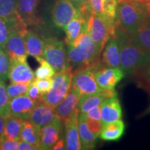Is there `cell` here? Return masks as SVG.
Wrapping results in <instances>:
<instances>
[{
    "label": "cell",
    "instance_id": "35",
    "mask_svg": "<svg viewBox=\"0 0 150 150\" xmlns=\"http://www.w3.org/2000/svg\"><path fill=\"white\" fill-rule=\"evenodd\" d=\"M52 78L49 79H35L33 80V83L37 86L38 89L39 90L41 94L46 93L47 92L50 91L52 85Z\"/></svg>",
    "mask_w": 150,
    "mask_h": 150
},
{
    "label": "cell",
    "instance_id": "7",
    "mask_svg": "<svg viewBox=\"0 0 150 150\" xmlns=\"http://www.w3.org/2000/svg\"><path fill=\"white\" fill-rule=\"evenodd\" d=\"M93 67L95 80L102 90L113 91L117 84L126 74L120 67L106 66L103 64L101 59L93 64Z\"/></svg>",
    "mask_w": 150,
    "mask_h": 150
},
{
    "label": "cell",
    "instance_id": "15",
    "mask_svg": "<svg viewBox=\"0 0 150 150\" xmlns=\"http://www.w3.org/2000/svg\"><path fill=\"white\" fill-rule=\"evenodd\" d=\"M101 122L102 126L122 119V110L117 95L104 99L100 104Z\"/></svg>",
    "mask_w": 150,
    "mask_h": 150
},
{
    "label": "cell",
    "instance_id": "36",
    "mask_svg": "<svg viewBox=\"0 0 150 150\" xmlns=\"http://www.w3.org/2000/svg\"><path fill=\"white\" fill-rule=\"evenodd\" d=\"M20 140H10L3 137L0 140V150H16L18 149Z\"/></svg>",
    "mask_w": 150,
    "mask_h": 150
},
{
    "label": "cell",
    "instance_id": "38",
    "mask_svg": "<svg viewBox=\"0 0 150 150\" xmlns=\"http://www.w3.org/2000/svg\"><path fill=\"white\" fill-rule=\"evenodd\" d=\"M86 124L88 129L91 130L93 134L97 135L99 136L101 129L102 128V124L101 120H97L91 119L86 117Z\"/></svg>",
    "mask_w": 150,
    "mask_h": 150
},
{
    "label": "cell",
    "instance_id": "16",
    "mask_svg": "<svg viewBox=\"0 0 150 150\" xmlns=\"http://www.w3.org/2000/svg\"><path fill=\"white\" fill-rule=\"evenodd\" d=\"M81 97V95L79 91L76 88L71 86L67 96L56 107L54 108L56 116L64 122L77 108Z\"/></svg>",
    "mask_w": 150,
    "mask_h": 150
},
{
    "label": "cell",
    "instance_id": "27",
    "mask_svg": "<svg viewBox=\"0 0 150 150\" xmlns=\"http://www.w3.org/2000/svg\"><path fill=\"white\" fill-rule=\"evenodd\" d=\"M39 138L40 128L29 121H24L20 133V140L39 147Z\"/></svg>",
    "mask_w": 150,
    "mask_h": 150
},
{
    "label": "cell",
    "instance_id": "33",
    "mask_svg": "<svg viewBox=\"0 0 150 150\" xmlns=\"http://www.w3.org/2000/svg\"><path fill=\"white\" fill-rule=\"evenodd\" d=\"M11 61L2 47H0V79L6 81L10 69Z\"/></svg>",
    "mask_w": 150,
    "mask_h": 150
},
{
    "label": "cell",
    "instance_id": "11",
    "mask_svg": "<svg viewBox=\"0 0 150 150\" xmlns=\"http://www.w3.org/2000/svg\"><path fill=\"white\" fill-rule=\"evenodd\" d=\"M63 122L56 116L52 122L40 129V149H52L54 144L61 138L63 134Z\"/></svg>",
    "mask_w": 150,
    "mask_h": 150
},
{
    "label": "cell",
    "instance_id": "23",
    "mask_svg": "<svg viewBox=\"0 0 150 150\" xmlns=\"http://www.w3.org/2000/svg\"><path fill=\"white\" fill-rule=\"evenodd\" d=\"M86 115L80 112L78 116V128L81 149H93L95 147L96 140L98 136L93 134L88 129L86 124Z\"/></svg>",
    "mask_w": 150,
    "mask_h": 150
},
{
    "label": "cell",
    "instance_id": "28",
    "mask_svg": "<svg viewBox=\"0 0 150 150\" xmlns=\"http://www.w3.org/2000/svg\"><path fill=\"white\" fill-rule=\"evenodd\" d=\"M131 36L142 49L150 53V25L145 24Z\"/></svg>",
    "mask_w": 150,
    "mask_h": 150
},
{
    "label": "cell",
    "instance_id": "34",
    "mask_svg": "<svg viewBox=\"0 0 150 150\" xmlns=\"http://www.w3.org/2000/svg\"><path fill=\"white\" fill-rule=\"evenodd\" d=\"M117 4V0H103L102 14L108 18L115 20Z\"/></svg>",
    "mask_w": 150,
    "mask_h": 150
},
{
    "label": "cell",
    "instance_id": "14",
    "mask_svg": "<svg viewBox=\"0 0 150 150\" xmlns=\"http://www.w3.org/2000/svg\"><path fill=\"white\" fill-rule=\"evenodd\" d=\"M79 110L78 108L64 122L65 131V149L67 150L81 149L78 128V116Z\"/></svg>",
    "mask_w": 150,
    "mask_h": 150
},
{
    "label": "cell",
    "instance_id": "32",
    "mask_svg": "<svg viewBox=\"0 0 150 150\" xmlns=\"http://www.w3.org/2000/svg\"><path fill=\"white\" fill-rule=\"evenodd\" d=\"M30 83H11L6 87L9 98L11 99L20 95H26Z\"/></svg>",
    "mask_w": 150,
    "mask_h": 150
},
{
    "label": "cell",
    "instance_id": "1",
    "mask_svg": "<svg viewBox=\"0 0 150 150\" xmlns=\"http://www.w3.org/2000/svg\"><path fill=\"white\" fill-rule=\"evenodd\" d=\"M115 35L120 49V67L125 74L138 75L150 63V53L142 49L130 34L117 26Z\"/></svg>",
    "mask_w": 150,
    "mask_h": 150
},
{
    "label": "cell",
    "instance_id": "49",
    "mask_svg": "<svg viewBox=\"0 0 150 150\" xmlns=\"http://www.w3.org/2000/svg\"><path fill=\"white\" fill-rule=\"evenodd\" d=\"M145 24H149V25H150V16H149V17H148V18H147V21H146Z\"/></svg>",
    "mask_w": 150,
    "mask_h": 150
},
{
    "label": "cell",
    "instance_id": "41",
    "mask_svg": "<svg viewBox=\"0 0 150 150\" xmlns=\"http://www.w3.org/2000/svg\"><path fill=\"white\" fill-rule=\"evenodd\" d=\"M86 117L91 119L101 120V111H100V104L98 106H94L91 109L86 112Z\"/></svg>",
    "mask_w": 150,
    "mask_h": 150
},
{
    "label": "cell",
    "instance_id": "17",
    "mask_svg": "<svg viewBox=\"0 0 150 150\" xmlns=\"http://www.w3.org/2000/svg\"><path fill=\"white\" fill-rule=\"evenodd\" d=\"M8 79L11 83H31L35 74L27 61H11Z\"/></svg>",
    "mask_w": 150,
    "mask_h": 150
},
{
    "label": "cell",
    "instance_id": "22",
    "mask_svg": "<svg viewBox=\"0 0 150 150\" xmlns=\"http://www.w3.org/2000/svg\"><path fill=\"white\" fill-rule=\"evenodd\" d=\"M102 61L104 65L112 67H120V49L116 35L111 36L105 44Z\"/></svg>",
    "mask_w": 150,
    "mask_h": 150
},
{
    "label": "cell",
    "instance_id": "4",
    "mask_svg": "<svg viewBox=\"0 0 150 150\" xmlns=\"http://www.w3.org/2000/svg\"><path fill=\"white\" fill-rule=\"evenodd\" d=\"M87 31L102 51L108 39L115 35V20L108 18L102 13H91L88 20Z\"/></svg>",
    "mask_w": 150,
    "mask_h": 150
},
{
    "label": "cell",
    "instance_id": "6",
    "mask_svg": "<svg viewBox=\"0 0 150 150\" xmlns=\"http://www.w3.org/2000/svg\"><path fill=\"white\" fill-rule=\"evenodd\" d=\"M44 38L43 58L52 65L56 72L70 70L67 54V48L61 40L54 37Z\"/></svg>",
    "mask_w": 150,
    "mask_h": 150
},
{
    "label": "cell",
    "instance_id": "42",
    "mask_svg": "<svg viewBox=\"0 0 150 150\" xmlns=\"http://www.w3.org/2000/svg\"><path fill=\"white\" fill-rule=\"evenodd\" d=\"M18 150H38L40 149H39L38 146L32 145V144L29 143V142L20 140L18 144Z\"/></svg>",
    "mask_w": 150,
    "mask_h": 150
},
{
    "label": "cell",
    "instance_id": "19",
    "mask_svg": "<svg viewBox=\"0 0 150 150\" xmlns=\"http://www.w3.org/2000/svg\"><path fill=\"white\" fill-rule=\"evenodd\" d=\"M56 117L54 108L40 101L31 112L29 121L40 129L52 122Z\"/></svg>",
    "mask_w": 150,
    "mask_h": 150
},
{
    "label": "cell",
    "instance_id": "30",
    "mask_svg": "<svg viewBox=\"0 0 150 150\" xmlns=\"http://www.w3.org/2000/svg\"><path fill=\"white\" fill-rule=\"evenodd\" d=\"M17 2L18 0H0V17H17Z\"/></svg>",
    "mask_w": 150,
    "mask_h": 150
},
{
    "label": "cell",
    "instance_id": "13",
    "mask_svg": "<svg viewBox=\"0 0 150 150\" xmlns=\"http://www.w3.org/2000/svg\"><path fill=\"white\" fill-rule=\"evenodd\" d=\"M38 102L33 101L27 95L11 99L9 102L11 115L22 120L29 121L31 112Z\"/></svg>",
    "mask_w": 150,
    "mask_h": 150
},
{
    "label": "cell",
    "instance_id": "3",
    "mask_svg": "<svg viewBox=\"0 0 150 150\" xmlns=\"http://www.w3.org/2000/svg\"><path fill=\"white\" fill-rule=\"evenodd\" d=\"M147 18L144 2L126 1L118 3L115 24L133 35L145 24Z\"/></svg>",
    "mask_w": 150,
    "mask_h": 150
},
{
    "label": "cell",
    "instance_id": "20",
    "mask_svg": "<svg viewBox=\"0 0 150 150\" xmlns=\"http://www.w3.org/2000/svg\"><path fill=\"white\" fill-rule=\"evenodd\" d=\"M24 43L28 55L34 57L38 61L43 58L44 38L34 31L27 30L24 34Z\"/></svg>",
    "mask_w": 150,
    "mask_h": 150
},
{
    "label": "cell",
    "instance_id": "29",
    "mask_svg": "<svg viewBox=\"0 0 150 150\" xmlns=\"http://www.w3.org/2000/svg\"><path fill=\"white\" fill-rule=\"evenodd\" d=\"M9 98L4 81L0 79V115L6 119L11 116L9 110Z\"/></svg>",
    "mask_w": 150,
    "mask_h": 150
},
{
    "label": "cell",
    "instance_id": "24",
    "mask_svg": "<svg viewBox=\"0 0 150 150\" xmlns=\"http://www.w3.org/2000/svg\"><path fill=\"white\" fill-rule=\"evenodd\" d=\"M23 27L27 26L20 21L18 17L9 18L0 17V47H4L13 33Z\"/></svg>",
    "mask_w": 150,
    "mask_h": 150
},
{
    "label": "cell",
    "instance_id": "46",
    "mask_svg": "<svg viewBox=\"0 0 150 150\" xmlns=\"http://www.w3.org/2000/svg\"><path fill=\"white\" fill-rule=\"evenodd\" d=\"M144 4H145L146 11H147L148 17H149L150 16V1H148L147 2H144Z\"/></svg>",
    "mask_w": 150,
    "mask_h": 150
},
{
    "label": "cell",
    "instance_id": "47",
    "mask_svg": "<svg viewBox=\"0 0 150 150\" xmlns=\"http://www.w3.org/2000/svg\"><path fill=\"white\" fill-rule=\"evenodd\" d=\"M126 1H140V2H147V1H150V0H117L118 3H122Z\"/></svg>",
    "mask_w": 150,
    "mask_h": 150
},
{
    "label": "cell",
    "instance_id": "18",
    "mask_svg": "<svg viewBox=\"0 0 150 150\" xmlns=\"http://www.w3.org/2000/svg\"><path fill=\"white\" fill-rule=\"evenodd\" d=\"M39 2L40 0H18L17 17L25 25L35 24L40 22L36 16Z\"/></svg>",
    "mask_w": 150,
    "mask_h": 150
},
{
    "label": "cell",
    "instance_id": "44",
    "mask_svg": "<svg viewBox=\"0 0 150 150\" xmlns=\"http://www.w3.org/2000/svg\"><path fill=\"white\" fill-rule=\"evenodd\" d=\"M4 118L0 115V140L4 137Z\"/></svg>",
    "mask_w": 150,
    "mask_h": 150
},
{
    "label": "cell",
    "instance_id": "48",
    "mask_svg": "<svg viewBox=\"0 0 150 150\" xmlns=\"http://www.w3.org/2000/svg\"><path fill=\"white\" fill-rule=\"evenodd\" d=\"M148 114H150V105L145 111L142 112V113H141V116H145L146 115H148Z\"/></svg>",
    "mask_w": 150,
    "mask_h": 150
},
{
    "label": "cell",
    "instance_id": "37",
    "mask_svg": "<svg viewBox=\"0 0 150 150\" xmlns=\"http://www.w3.org/2000/svg\"><path fill=\"white\" fill-rule=\"evenodd\" d=\"M102 1L103 0H87L86 6L94 14L102 13Z\"/></svg>",
    "mask_w": 150,
    "mask_h": 150
},
{
    "label": "cell",
    "instance_id": "26",
    "mask_svg": "<svg viewBox=\"0 0 150 150\" xmlns=\"http://www.w3.org/2000/svg\"><path fill=\"white\" fill-rule=\"evenodd\" d=\"M24 121L11 115L4 119V137L10 140H20Z\"/></svg>",
    "mask_w": 150,
    "mask_h": 150
},
{
    "label": "cell",
    "instance_id": "31",
    "mask_svg": "<svg viewBox=\"0 0 150 150\" xmlns=\"http://www.w3.org/2000/svg\"><path fill=\"white\" fill-rule=\"evenodd\" d=\"M38 62H39L40 65L34 72L35 79H42L52 78L55 75V70L45 59H42Z\"/></svg>",
    "mask_w": 150,
    "mask_h": 150
},
{
    "label": "cell",
    "instance_id": "10",
    "mask_svg": "<svg viewBox=\"0 0 150 150\" xmlns=\"http://www.w3.org/2000/svg\"><path fill=\"white\" fill-rule=\"evenodd\" d=\"M91 12L86 5L78 7L75 16L64 27L65 43L70 44L87 27L88 20Z\"/></svg>",
    "mask_w": 150,
    "mask_h": 150
},
{
    "label": "cell",
    "instance_id": "12",
    "mask_svg": "<svg viewBox=\"0 0 150 150\" xmlns=\"http://www.w3.org/2000/svg\"><path fill=\"white\" fill-rule=\"evenodd\" d=\"M77 7L71 0H56L52 10V18L57 27L63 28L75 16Z\"/></svg>",
    "mask_w": 150,
    "mask_h": 150
},
{
    "label": "cell",
    "instance_id": "45",
    "mask_svg": "<svg viewBox=\"0 0 150 150\" xmlns=\"http://www.w3.org/2000/svg\"><path fill=\"white\" fill-rule=\"evenodd\" d=\"M71 1L74 2L76 6H78L79 7L86 5V4H87V0H71Z\"/></svg>",
    "mask_w": 150,
    "mask_h": 150
},
{
    "label": "cell",
    "instance_id": "5",
    "mask_svg": "<svg viewBox=\"0 0 150 150\" xmlns=\"http://www.w3.org/2000/svg\"><path fill=\"white\" fill-rule=\"evenodd\" d=\"M73 72L71 69L56 72L52 77V85L50 91L42 94L41 101L54 108L59 105L70 91L72 86Z\"/></svg>",
    "mask_w": 150,
    "mask_h": 150
},
{
    "label": "cell",
    "instance_id": "8",
    "mask_svg": "<svg viewBox=\"0 0 150 150\" xmlns=\"http://www.w3.org/2000/svg\"><path fill=\"white\" fill-rule=\"evenodd\" d=\"M72 86L79 91L81 96L102 91L95 80L93 65L73 73Z\"/></svg>",
    "mask_w": 150,
    "mask_h": 150
},
{
    "label": "cell",
    "instance_id": "25",
    "mask_svg": "<svg viewBox=\"0 0 150 150\" xmlns=\"http://www.w3.org/2000/svg\"><path fill=\"white\" fill-rule=\"evenodd\" d=\"M125 130V123L121 119L103 125L99 136L104 141H117L123 136Z\"/></svg>",
    "mask_w": 150,
    "mask_h": 150
},
{
    "label": "cell",
    "instance_id": "9",
    "mask_svg": "<svg viewBox=\"0 0 150 150\" xmlns=\"http://www.w3.org/2000/svg\"><path fill=\"white\" fill-rule=\"evenodd\" d=\"M27 27H23L11 34L3 49L8 56L10 61H27V53L24 43V34Z\"/></svg>",
    "mask_w": 150,
    "mask_h": 150
},
{
    "label": "cell",
    "instance_id": "43",
    "mask_svg": "<svg viewBox=\"0 0 150 150\" xmlns=\"http://www.w3.org/2000/svg\"><path fill=\"white\" fill-rule=\"evenodd\" d=\"M52 149L53 150H61V149H65V140L63 138H60L57 142L54 144V145L52 147Z\"/></svg>",
    "mask_w": 150,
    "mask_h": 150
},
{
    "label": "cell",
    "instance_id": "2",
    "mask_svg": "<svg viewBox=\"0 0 150 150\" xmlns=\"http://www.w3.org/2000/svg\"><path fill=\"white\" fill-rule=\"evenodd\" d=\"M67 45V59L73 73L101 59L102 51L91 38L87 27L72 42Z\"/></svg>",
    "mask_w": 150,
    "mask_h": 150
},
{
    "label": "cell",
    "instance_id": "21",
    "mask_svg": "<svg viewBox=\"0 0 150 150\" xmlns=\"http://www.w3.org/2000/svg\"><path fill=\"white\" fill-rule=\"evenodd\" d=\"M115 95H117V94L115 90L113 91L102 90V91L91 94V95H83L81 97L79 102L78 103L77 108L80 112L86 113L91 108L102 104L104 99Z\"/></svg>",
    "mask_w": 150,
    "mask_h": 150
},
{
    "label": "cell",
    "instance_id": "39",
    "mask_svg": "<svg viewBox=\"0 0 150 150\" xmlns=\"http://www.w3.org/2000/svg\"><path fill=\"white\" fill-rule=\"evenodd\" d=\"M26 95L30 99H32L33 101H35V102H38L41 101V95H42V94L40 93V91L38 89L37 86L35 85L33 81L30 83L29 89H28L27 93Z\"/></svg>",
    "mask_w": 150,
    "mask_h": 150
},
{
    "label": "cell",
    "instance_id": "40",
    "mask_svg": "<svg viewBox=\"0 0 150 150\" xmlns=\"http://www.w3.org/2000/svg\"><path fill=\"white\" fill-rule=\"evenodd\" d=\"M142 86L150 89V63L141 73L138 74Z\"/></svg>",
    "mask_w": 150,
    "mask_h": 150
}]
</instances>
